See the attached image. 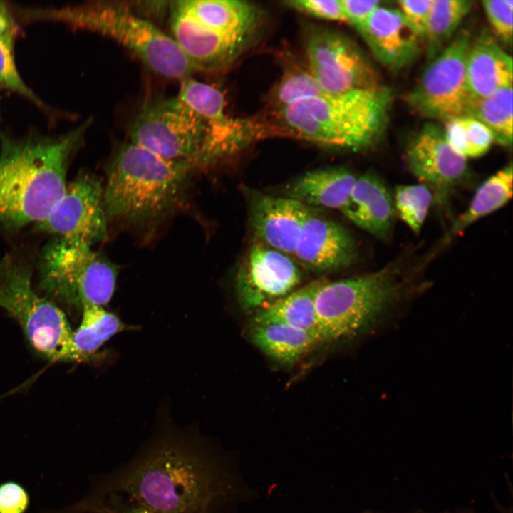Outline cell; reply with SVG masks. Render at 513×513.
<instances>
[{"label": "cell", "instance_id": "cell-1", "mask_svg": "<svg viewBox=\"0 0 513 513\" xmlns=\"http://www.w3.org/2000/svg\"><path fill=\"white\" fill-rule=\"evenodd\" d=\"M222 473L200 436L164 432L100 479L84 507L123 504L155 513H210L223 492Z\"/></svg>", "mask_w": 513, "mask_h": 513}, {"label": "cell", "instance_id": "cell-2", "mask_svg": "<svg viewBox=\"0 0 513 513\" xmlns=\"http://www.w3.org/2000/svg\"><path fill=\"white\" fill-rule=\"evenodd\" d=\"M390 101V92L382 86L323 93L270 110L259 120L264 137H290L359 151L370 148L382 137Z\"/></svg>", "mask_w": 513, "mask_h": 513}, {"label": "cell", "instance_id": "cell-3", "mask_svg": "<svg viewBox=\"0 0 513 513\" xmlns=\"http://www.w3.org/2000/svg\"><path fill=\"white\" fill-rule=\"evenodd\" d=\"M90 122L57 139L1 138V227L16 229L48 215L65 192L70 157Z\"/></svg>", "mask_w": 513, "mask_h": 513}, {"label": "cell", "instance_id": "cell-4", "mask_svg": "<svg viewBox=\"0 0 513 513\" xmlns=\"http://www.w3.org/2000/svg\"><path fill=\"white\" fill-rule=\"evenodd\" d=\"M193 171L187 162L165 160L131 142L121 145L108 162L103 186L108 222L155 226L182 203Z\"/></svg>", "mask_w": 513, "mask_h": 513}, {"label": "cell", "instance_id": "cell-5", "mask_svg": "<svg viewBox=\"0 0 513 513\" xmlns=\"http://www.w3.org/2000/svg\"><path fill=\"white\" fill-rule=\"evenodd\" d=\"M407 292L395 264L369 274L327 280L315 302L323 342L354 338L383 327L396 314Z\"/></svg>", "mask_w": 513, "mask_h": 513}, {"label": "cell", "instance_id": "cell-6", "mask_svg": "<svg viewBox=\"0 0 513 513\" xmlns=\"http://www.w3.org/2000/svg\"><path fill=\"white\" fill-rule=\"evenodd\" d=\"M31 18L57 21L108 36L129 49L153 72L183 80L195 71L172 37L128 6L95 2L31 12Z\"/></svg>", "mask_w": 513, "mask_h": 513}, {"label": "cell", "instance_id": "cell-7", "mask_svg": "<svg viewBox=\"0 0 513 513\" xmlns=\"http://www.w3.org/2000/svg\"><path fill=\"white\" fill-rule=\"evenodd\" d=\"M229 121L209 122L177 97L142 108L129 128L130 142L170 161L185 162L194 169L213 165L236 131Z\"/></svg>", "mask_w": 513, "mask_h": 513}, {"label": "cell", "instance_id": "cell-8", "mask_svg": "<svg viewBox=\"0 0 513 513\" xmlns=\"http://www.w3.org/2000/svg\"><path fill=\"white\" fill-rule=\"evenodd\" d=\"M0 306L18 321L42 356L51 361H76L73 331L64 313L33 289L29 266L10 254L0 261Z\"/></svg>", "mask_w": 513, "mask_h": 513}, {"label": "cell", "instance_id": "cell-9", "mask_svg": "<svg viewBox=\"0 0 513 513\" xmlns=\"http://www.w3.org/2000/svg\"><path fill=\"white\" fill-rule=\"evenodd\" d=\"M91 246L56 237L43 251L39 286L66 304L103 306L113 297L118 271Z\"/></svg>", "mask_w": 513, "mask_h": 513}, {"label": "cell", "instance_id": "cell-10", "mask_svg": "<svg viewBox=\"0 0 513 513\" xmlns=\"http://www.w3.org/2000/svg\"><path fill=\"white\" fill-rule=\"evenodd\" d=\"M470 43L469 31L462 30L430 61L406 97L418 113L443 122L467 115L473 99L465 73Z\"/></svg>", "mask_w": 513, "mask_h": 513}, {"label": "cell", "instance_id": "cell-11", "mask_svg": "<svg viewBox=\"0 0 513 513\" xmlns=\"http://www.w3.org/2000/svg\"><path fill=\"white\" fill-rule=\"evenodd\" d=\"M305 52L307 68L324 93L339 94L381 86L359 47L338 31L314 29L306 41Z\"/></svg>", "mask_w": 513, "mask_h": 513}, {"label": "cell", "instance_id": "cell-12", "mask_svg": "<svg viewBox=\"0 0 513 513\" xmlns=\"http://www.w3.org/2000/svg\"><path fill=\"white\" fill-rule=\"evenodd\" d=\"M301 280L291 256L253 239L235 276L236 297L244 311L255 314L296 289Z\"/></svg>", "mask_w": 513, "mask_h": 513}, {"label": "cell", "instance_id": "cell-13", "mask_svg": "<svg viewBox=\"0 0 513 513\" xmlns=\"http://www.w3.org/2000/svg\"><path fill=\"white\" fill-rule=\"evenodd\" d=\"M108 224L103 185L96 177L84 173L66 185L61 200L35 228L58 238L92 247L108 239Z\"/></svg>", "mask_w": 513, "mask_h": 513}, {"label": "cell", "instance_id": "cell-14", "mask_svg": "<svg viewBox=\"0 0 513 513\" xmlns=\"http://www.w3.org/2000/svg\"><path fill=\"white\" fill-rule=\"evenodd\" d=\"M405 160L412 174L442 205L468 175L467 159L452 149L444 130L432 123L425 124L410 138Z\"/></svg>", "mask_w": 513, "mask_h": 513}, {"label": "cell", "instance_id": "cell-15", "mask_svg": "<svg viewBox=\"0 0 513 513\" xmlns=\"http://www.w3.org/2000/svg\"><path fill=\"white\" fill-rule=\"evenodd\" d=\"M248 190L246 194L254 239L294 256L301 229L311 208L286 197Z\"/></svg>", "mask_w": 513, "mask_h": 513}, {"label": "cell", "instance_id": "cell-16", "mask_svg": "<svg viewBox=\"0 0 513 513\" xmlns=\"http://www.w3.org/2000/svg\"><path fill=\"white\" fill-rule=\"evenodd\" d=\"M294 257L309 271L326 273L353 264L357 258V249L345 227L311 209L301 229Z\"/></svg>", "mask_w": 513, "mask_h": 513}, {"label": "cell", "instance_id": "cell-17", "mask_svg": "<svg viewBox=\"0 0 513 513\" xmlns=\"http://www.w3.org/2000/svg\"><path fill=\"white\" fill-rule=\"evenodd\" d=\"M357 30L375 58L392 71L408 66L421 51L422 40L398 9L379 6Z\"/></svg>", "mask_w": 513, "mask_h": 513}, {"label": "cell", "instance_id": "cell-18", "mask_svg": "<svg viewBox=\"0 0 513 513\" xmlns=\"http://www.w3.org/2000/svg\"><path fill=\"white\" fill-rule=\"evenodd\" d=\"M172 38L195 71L224 68L239 56L250 39L227 37L209 30L170 2Z\"/></svg>", "mask_w": 513, "mask_h": 513}, {"label": "cell", "instance_id": "cell-19", "mask_svg": "<svg viewBox=\"0 0 513 513\" xmlns=\"http://www.w3.org/2000/svg\"><path fill=\"white\" fill-rule=\"evenodd\" d=\"M340 211L358 227L380 239L388 237L395 215L393 196L372 172L356 178Z\"/></svg>", "mask_w": 513, "mask_h": 513}, {"label": "cell", "instance_id": "cell-20", "mask_svg": "<svg viewBox=\"0 0 513 513\" xmlns=\"http://www.w3.org/2000/svg\"><path fill=\"white\" fill-rule=\"evenodd\" d=\"M172 6L204 28L221 35L251 39L260 13L256 6L241 0H178Z\"/></svg>", "mask_w": 513, "mask_h": 513}, {"label": "cell", "instance_id": "cell-21", "mask_svg": "<svg viewBox=\"0 0 513 513\" xmlns=\"http://www.w3.org/2000/svg\"><path fill=\"white\" fill-rule=\"evenodd\" d=\"M512 59L486 30L470 43L465 63L466 81L473 98H482L512 86Z\"/></svg>", "mask_w": 513, "mask_h": 513}, {"label": "cell", "instance_id": "cell-22", "mask_svg": "<svg viewBox=\"0 0 513 513\" xmlns=\"http://www.w3.org/2000/svg\"><path fill=\"white\" fill-rule=\"evenodd\" d=\"M343 167H330L306 172L286 188L285 197L314 209L340 210L356 180Z\"/></svg>", "mask_w": 513, "mask_h": 513}, {"label": "cell", "instance_id": "cell-23", "mask_svg": "<svg viewBox=\"0 0 513 513\" xmlns=\"http://www.w3.org/2000/svg\"><path fill=\"white\" fill-rule=\"evenodd\" d=\"M327 281L321 277L254 314L251 325L278 323L306 331L324 343L318 323L316 296Z\"/></svg>", "mask_w": 513, "mask_h": 513}, {"label": "cell", "instance_id": "cell-24", "mask_svg": "<svg viewBox=\"0 0 513 513\" xmlns=\"http://www.w3.org/2000/svg\"><path fill=\"white\" fill-rule=\"evenodd\" d=\"M249 337L269 358L287 366L297 363L322 343L309 333L278 323L251 325Z\"/></svg>", "mask_w": 513, "mask_h": 513}, {"label": "cell", "instance_id": "cell-25", "mask_svg": "<svg viewBox=\"0 0 513 513\" xmlns=\"http://www.w3.org/2000/svg\"><path fill=\"white\" fill-rule=\"evenodd\" d=\"M512 163L487 178L477 190L467 209L454 222L444 240H450L477 220L504 206L512 196Z\"/></svg>", "mask_w": 513, "mask_h": 513}, {"label": "cell", "instance_id": "cell-26", "mask_svg": "<svg viewBox=\"0 0 513 513\" xmlns=\"http://www.w3.org/2000/svg\"><path fill=\"white\" fill-rule=\"evenodd\" d=\"M81 309V323L72 334L76 361L91 358L104 343L125 328L115 314L103 306L86 304Z\"/></svg>", "mask_w": 513, "mask_h": 513}, {"label": "cell", "instance_id": "cell-27", "mask_svg": "<svg viewBox=\"0 0 513 513\" xmlns=\"http://www.w3.org/2000/svg\"><path fill=\"white\" fill-rule=\"evenodd\" d=\"M474 4L471 0H432L423 42L430 61L452 40L463 18Z\"/></svg>", "mask_w": 513, "mask_h": 513}, {"label": "cell", "instance_id": "cell-28", "mask_svg": "<svg viewBox=\"0 0 513 513\" xmlns=\"http://www.w3.org/2000/svg\"><path fill=\"white\" fill-rule=\"evenodd\" d=\"M466 116L485 125L494 141L507 147L512 143V86L501 88L482 98H473Z\"/></svg>", "mask_w": 513, "mask_h": 513}, {"label": "cell", "instance_id": "cell-29", "mask_svg": "<svg viewBox=\"0 0 513 513\" xmlns=\"http://www.w3.org/2000/svg\"><path fill=\"white\" fill-rule=\"evenodd\" d=\"M445 136L452 149L465 157L477 158L486 154L494 138L482 123L470 116H460L445 122Z\"/></svg>", "mask_w": 513, "mask_h": 513}, {"label": "cell", "instance_id": "cell-30", "mask_svg": "<svg viewBox=\"0 0 513 513\" xmlns=\"http://www.w3.org/2000/svg\"><path fill=\"white\" fill-rule=\"evenodd\" d=\"M323 93L307 67L290 68L284 72L271 91L269 105L271 110H274Z\"/></svg>", "mask_w": 513, "mask_h": 513}, {"label": "cell", "instance_id": "cell-31", "mask_svg": "<svg viewBox=\"0 0 513 513\" xmlns=\"http://www.w3.org/2000/svg\"><path fill=\"white\" fill-rule=\"evenodd\" d=\"M434 200L432 191L423 184L396 187L393 197L395 213L415 233H418Z\"/></svg>", "mask_w": 513, "mask_h": 513}, {"label": "cell", "instance_id": "cell-32", "mask_svg": "<svg viewBox=\"0 0 513 513\" xmlns=\"http://www.w3.org/2000/svg\"><path fill=\"white\" fill-rule=\"evenodd\" d=\"M12 39L0 38V86L14 91L42 105L21 78L15 65L12 52Z\"/></svg>", "mask_w": 513, "mask_h": 513}, {"label": "cell", "instance_id": "cell-33", "mask_svg": "<svg viewBox=\"0 0 513 513\" xmlns=\"http://www.w3.org/2000/svg\"><path fill=\"white\" fill-rule=\"evenodd\" d=\"M482 6L497 38L506 45L512 40V0H485Z\"/></svg>", "mask_w": 513, "mask_h": 513}, {"label": "cell", "instance_id": "cell-34", "mask_svg": "<svg viewBox=\"0 0 513 513\" xmlns=\"http://www.w3.org/2000/svg\"><path fill=\"white\" fill-rule=\"evenodd\" d=\"M284 4L314 17L346 22L341 0H291Z\"/></svg>", "mask_w": 513, "mask_h": 513}, {"label": "cell", "instance_id": "cell-35", "mask_svg": "<svg viewBox=\"0 0 513 513\" xmlns=\"http://www.w3.org/2000/svg\"><path fill=\"white\" fill-rule=\"evenodd\" d=\"M30 503L27 490L19 483L0 484V513H26Z\"/></svg>", "mask_w": 513, "mask_h": 513}, {"label": "cell", "instance_id": "cell-36", "mask_svg": "<svg viewBox=\"0 0 513 513\" xmlns=\"http://www.w3.org/2000/svg\"><path fill=\"white\" fill-rule=\"evenodd\" d=\"M432 0H401L398 10L423 42Z\"/></svg>", "mask_w": 513, "mask_h": 513}, {"label": "cell", "instance_id": "cell-37", "mask_svg": "<svg viewBox=\"0 0 513 513\" xmlns=\"http://www.w3.org/2000/svg\"><path fill=\"white\" fill-rule=\"evenodd\" d=\"M346 22L356 29L361 26L380 6L378 0H341Z\"/></svg>", "mask_w": 513, "mask_h": 513}, {"label": "cell", "instance_id": "cell-38", "mask_svg": "<svg viewBox=\"0 0 513 513\" xmlns=\"http://www.w3.org/2000/svg\"><path fill=\"white\" fill-rule=\"evenodd\" d=\"M16 26L6 6L0 1V38L14 39Z\"/></svg>", "mask_w": 513, "mask_h": 513}, {"label": "cell", "instance_id": "cell-39", "mask_svg": "<svg viewBox=\"0 0 513 513\" xmlns=\"http://www.w3.org/2000/svg\"><path fill=\"white\" fill-rule=\"evenodd\" d=\"M94 513H155L142 507L123 504H104L93 509Z\"/></svg>", "mask_w": 513, "mask_h": 513}, {"label": "cell", "instance_id": "cell-40", "mask_svg": "<svg viewBox=\"0 0 513 513\" xmlns=\"http://www.w3.org/2000/svg\"><path fill=\"white\" fill-rule=\"evenodd\" d=\"M501 513H512V507H510L509 509H507L505 507H500Z\"/></svg>", "mask_w": 513, "mask_h": 513}]
</instances>
